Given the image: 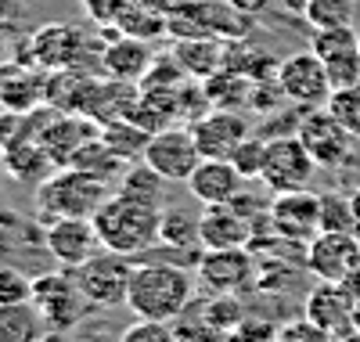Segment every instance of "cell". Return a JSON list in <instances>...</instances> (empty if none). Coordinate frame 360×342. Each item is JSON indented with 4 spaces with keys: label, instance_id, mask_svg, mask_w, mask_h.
<instances>
[{
    "label": "cell",
    "instance_id": "36",
    "mask_svg": "<svg viewBox=\"0 0 360 342\" xmlns=\"http://www.w3.org/2000/svg\"><path fill=\"white\" fill-rule=\"evenodd\" d=\"M321 231H346L353 234V202L349 195H321Z\"/></svg>",
    "mask_w": 360,
    "mask_h": 342
},
{
    "label": "cell",
    "instance_id": "39",
    "mask_svg": "<svg viewBox=\"0 0 360 342\" xmlns=\"http://www.w3.org/2000/svg\"><path fill=\"white\" fill-rule=\"evenodd\" d=\"M278 328L281 324H274V321H263V317H249L245 314V321L238 328H231L224 342H278Z\"/></svg>",
    "mask_w": 360,
    "mask_h": 342
},
{
    "label": "cell",
    "instance_id": "10",
    "mask_svg": "<svg viewBox=\"0 0 360 342\" xmlns=\"http://www.w3.org/2000/svg\"><path fill=\"white\" fill-rule=\"evenodd\" d=\"M278 83L285 90V101L299 108H324L332 98V80H328L324 61L314 51H295L278 65Z\"/></svg>",
    "mask_w": 360,
    "mask_h": 342
},
{
    "label": "cell",
    "instance_id": "31",
    "mask_svg": "<svg viewBox=\"0 0 360 342\" xmlns=\"http://www.w3.org/2000/svg\"><path fill=\"white\" fill-rule=\"evenodd\" d=\"M119 33L127 37H141V40H155L162 33H169V15L159 11V8H148V4H134V0H127V11L123 18H119Z\"/></svg>",
    "mask_w": 360,
    "mask_h": 342
},
{
    "label": "cell",
    "instance_id": "22",
    "mask_svg": "<svg viewBox=\"0 0 360 342\" xmlns=\"http://www.w3.org/2000/svg\"><path fill=\"white\" fill-rule=\"evenodd\" d=\"M155 51L152 40H141V37H127L119 33L112 44H105L101 51V72L108 80H123V83H141L144 72L152 69Z\"/></svg>",
    "mask_w": 360,
    "mask_h": 342
},
{
    "label": "cell",
    "instance_id": "44",
    "mask_svg": "<svg viewBox=\"0 0 360 342\" xmlns=\"http://www.w3.org/2000/svg\"><path fill=\"white\" fill-rule=\"evenodd\" d=\"M227 4L238 11V15H245V18H256L270 8V0H227Z\"/></svg>",
    "mask_w": 360,
    "mask_h": 342
},
{
    "label": "cell",
    "instance_id": "18",
    "mask_svg": "<svg viewBox=\"0 0 360 342\" xmlns=\"http://www.w3.org/2000/svg\"><path fill=\"white\" fill-rule=\"evenodd\" d=\"M44 248L47 256L65 267V270H76L79 263H86L94 253H101V238H98V227L94 220H58L51 227H44Z\"/></svg>",
    "mask_w": 360,
    "mask_h": 342
},
{
    "label": "cell",
    "instance_id": "4",
    "mask_svg": "<svg viewBox=\"0 0 360 342\" xmlns=\"http://www.w3.org/2000/svg\"><path fill=\"white\" fill-rule=\"evenodd\" d=\"M105 44H94L83 29L69 25V22H51V25H40L33 37H29V47H25V61L40 65L44 72H58V69H83V72H98L101 76V65L90 61L86 54L90 51H101Z\"/></svg>",
    "mask_w": 360,
    "mask_h": 342
},
{
    "label": "cell",
    "instance_id": "49",
    "mask_svg": "<svg viewBox=\"0 0 360 342\" xmlns=\"http://www.w3.org/2000/svg\"><path fill=\"white\" fill-rule=\"evenodd\" d=\"M356 44H360V33H356Z\"/></svg>",
    "mask_w": 360,
    "mask_h": 342
},
{
    "label": "cell",
    "instance_id": "11",
    "mask_svg": "<svg viewBox=\"0 0 360 342\" xmlns=\"http://www.w3.org/2000/svg\"><path fill=\"white\" fill-rule=\"evenodd\" d=\"M295 137L307 144V151L314 155V163L324 166V170L342 166L349 159V151H353V134L328 108H307L303 119H299V134Z\"/></svg>",
    "mask_w": 360,
    "mask_h": 342
},
{
    "label": "cell",
    "instance_id": "41",
    "mask_svg": "<svg viewBox=\"0 0 360 342\" xmlns=\"http://www.w3.org/2000/svg\"><path fill=\"white\" fill-rule=\"evenodd\" d=\"M278 342H335L324 328H317L310 317H295L278 328Z\"/></svg>",
    "mask_w": 360,
    "mask_h": 342
},
{
    "label": "cell",
    "instance_id": "50",
    "mask_svg": "<svg viewBox=\"0 0 360 342\" xmlns=\"http://www.w3.org/2000/svg\"><path fill=\"white\" fill-rule=\"evenodd\" d=\"M0 112H4V105H0Z\"/></svg>",
    "mask_w": 360,
    "mask_h": 342
},
{
    "label": "cell",
    "instance_id": "33",
    "mask_svg": "<svg viewBox=\"0 0 360 342\" xmlns=\"http://www.w3.org/2000/svg\"><path fill=\"white\" fill-rule=\"evenodd\" d=\"M356 4L353 0H307L303 18L310 29H339V25H353Z\"/></svg>",
    "mask_w": 360,
    "mask_h": 342
},
{
    "label": "cell",
    "instance_id": "38",
    "mask_svg": "<svg viewBox=\"0 0 360 342\" xmlns=\"http://www.w3.org/2000/svg\"><path fill=\"white\" fill-rule=\"evenodd\" d=\"M119 342H176V331L169 321H148V317H137L134 324L123 328Z\"/></svg>",
    "mask_w": 360,
    "mask_h": 342
},
{
    "label": "cell",
    "instance_id": "13",
    "mask_svg": "<svg viewBox=\"0 0 360 342\" xmlns=\"http://www.w3.org/2000/svg\"><path fill=\"white\" fill-rule=\"evenodd\" d=\"M307 270L317 281H342L360 267V238L346 231H317L307 241Z\"/></svg>",
    "mask_w": 360,
    "mask_h": 342
},
{
    "label": "cell",
    "instance_id": "16",
    "mask_svg": "<svg viewBox=\"0 0 360 342\" xmlns=\"http://www.w3.org/2000/svg\"><path fill=\"white\" fill-rule=\"evenodd\" d=\"M195 144L202 151V159H231L234 148L242 144L245 137H252V127L242 112L231 108H209L202 119L191 122Z\"/></svg>",
    "mask_w": 360,
    "mask_h": 342
},
{
    "label": "cell",
    "instance_id": "20",
    "mask_svg": "<svg viewBox=\"0 0 360 342\" xmlns=\"http://www.w3.org/2000/svg\"><path fill=\"white\" fill-rule=\"evenodd\" d=\"M353 296L339 285V281H321L317 289H310L303 317H310L317 328H324L335 342L346 338L353 331Z\"/></svg>",
    "mask_w": 360,
    "mask_h": 342
},
{
    "label": "cell",
    "instance_id": "9",
    "mask_svg": "<svg viewBox=\"0 0 360 342\" xmlns=\"http://www.w3.org/2000/svg\"><path fill=\"white\" fill-rule=\"evenodd\" d=\"M33 303L44 314L47 328H62V331L76 328L83 321V314L90 310V303L83 299L72 270H65V267L33 277Z\"/></svg>",
    "mask_w": 360,
    "mask_h": 342
},
{
    "label": "cell",
    "instance_id": "46",
    "mask_svg": "<svg viewBox=\"0 0 360 342\" xmlns=\"http://www.w3.org/2000/svg\"><path fill=\"white\" fill-rule=\"evenodd\" d=\"M278 4H285L288 11H299V15H303V8H307V0H278Z\"/></svg>",
    "mask_w": 360,
    "mask_h": 342
},
{
    "label": "cell",
    "instance_id": "23",
    "mask_svg": "<svg viewBox=\"0 0 360 342\" xmlns=\"http://www.w3.org/2000/svg\"><path fill=\"white\" fill-rule=\"evenodd\" d=\"M224 51H227V40L220 37H173V47H169L176 65L198 83L205 76H213L217 69H224Z\"/></svg>",
    "mask_w": 360,
    "mask_h": 342
},
{
    "label": "cell",
    "instance_id": "19",
    "mask_svg": "<svg viewBox=\"0 0 360 342\" xmlns=\"http://www.w3.org/2000/svg\"><path fill=\"white\" fill-rule=\"evenodd\" d=\"M0 105L11 112H33L47 105V72L25 58L0 61Z\"/></svg>",
    "mask_w": 360,
    "mask_h": 342
},
{
    "label": "cell",
    "instance_id": "3",
    "mask_svg": "<svg viewBox=\"0 0 360 342\" xmlns=\"http://www.w3.org/2000/svg\"><path fill=\"white\" fill-rule=\"evenodd\" d=\"M108 198V184L86 177L72 166L54 170L37 188V220L51 227L58 220H94V213Z\"/></svg>",
    "mask_w": 360,
    "mask_h": 342
},
{
    "label": "cell",
    "instance_id": "34",
    "mask_svg": "<svg viewBox=\"0 0 360 342\" xmlns=\"http://www.w3.org/2000/svg\"><path fill=\"white\" fill-rule=\"evenodd\" d=\"M310 51H314L321 61H332V58L353 54V51H360V44H356V29H353V25H339V29H314Z\"/></svg>",
    "mask_w": 360,
    "mask_h": 342
},
{
    "label": "cell",
    "instance_id": "35",
    "mask_svg": "<svg viewBox=\"0 0 360 342\" xmlns=\"http://www.w3.org/2000/svg\"><path fill=\"white\" fill-rule=\"evenodd\" d=\"M324 108L332 112V115L342 122V127H346L353 137H360V83L332 90V98H328V105H324Z\"/></svg>",
    "mask_w": 360,
    "mask_h": 342
},
{
    "label": "cell",
    "instance_id": "12",
    "mask_svg": "<svg viewBox=\"0 0 360 342\" xmlns=\"http://www.w3.org/2000/svg\"><path fill=\"white\" fill-rule=\"evenodd\" d=\"M198 277L217 296H242L256 285V260L249 248H205L198 260Z\"/></svg>",
    "mask_w": 360,
    "mask_h": 342
},
{
    "label": "cell",
    "instance_id": "6",
    "mask_svg": "<svg viewBox=\"0 0 360 342\" xmlns=\"http://www.w3.org/2000/svg\"><path fill=\"white\" fill-rule=\"evenodd\" d=\"M169 37H220L234 40L249 29V18L238 15L227 0H188L169 11Z\"/></svg>",
    "mask_w": 360,
    "mask_h": 342
},
{
    "label": "cell",
    "instance_id": "15",
    "mask_svg": "<svg viewBox=\"0 0 360 342\" xmlns=\"http://www.w3.org/2000/svg\"><path fill=\"white\" fill-rule=\"evenodd\" d=\"M266 224L288 241H310L321 231V195L314 191H285L266 205Z\"/></svg>",
    "mask_w": 360,
    "mask_h": 342
},
{
    "label": "cell",
    "instance_id": "29",
    "mask_svg": "<svg viewBox=\"0 0 360 342\" xmlns=\"http://www.w3.org/2000/svg\"><path fill=\"white\" fill-rule=\"evenodd\" d=\"M69 166L79 170V173H86V177H94V180H101V184L119 180V173L127 170V163L119 159V155H115L101 137H94V141H86L83 148H76L72 159H69Z\"/></svg>",
    "mask_w": 360,
    "mask_h": 342
},
{
    "label": "cell",
    "instance_id": "27",
    "mask_svg": "<svg viewBox=\"0 0 360 342\" xmlns=\"http://www.w3.org/2000/svg\"><path fill=\"white\" fill-rule=\"evenodd\" d=\"M119 195H127V198H137V202H144V205H155V209H162V202H166V177H159L152 166H148L144 159L141 163H127V170L119 173Z\"/></svg>",
    "mask_w": 360,
    "mask_h": 342
},
{
    "label": "cell",
    "instance_id": "37",
    "mask_svg": "<svg viewBox=\"0 0 360 342\" xmlns=\"http://www.w3.org/2000/svg\"><path fill=\"white\" fill-rule=\"evenodd\" d=\"M263 159H266V141H263L259 134L245 137L242 144L234 148V155H231V163L238 166V173H242L245 180H259V173H263Z\"/></svg>",
    "mask_w": 360,
    "mask_h": 342
},
{
    "label": "cell",
    "instance_id": "43",
    "mask_svg": "<svg viewBox=\"0 0 360 342\" xmlns=\"http://www.w3.org/2000/svg\"><path fill=\"white\" fill-rule=\"evenodd\" d=\"M22 15V0H0V33L4 29H11Z\"/></svg>",
    "mask_w": 360,
    "mask_h": 342
},
{
    "label": "cell",
    "instance_id": "45",
    "mask_svg": "<svg viewBox=\"0 0 360 342\" xmlns=\"http://www.w3.org/2000/svg\"><path fill=\"white\" fill-rule=\"evenodd\" d=\"M349 202H353V234L360 238V188L349 195Z\"/></svg>",
    "mask_w": 360,
    "mask_h": 342
},
{
    "label": "cell",
    "instance_id": "7",
    "mask_svg": "<svg viewBox=\"0 0 360 342\" xmlns=\"http://www.w3.org/2000/svg\"><path fill=\"white\" fill-rule=\"evenodd\" d=\"M144 163L169 184H188V177L202 163V151L188 122H169V127L155 130L144 148Z\"/></svg>",
    "mask_w": 360,
    "mask_h": 342
},
{
    "label": "cell",
    "instance_id": "32",
    "mask_svg": "<svg viewBox=\"0 0 360 342\" xmlns=\"http://www.w3.org/2000/svg\"><path fill=\"white\" fill-rule=\"evenodd\" d=\"M173 331H176V342H224L227 331L213 324V317L205 314L202 299H191L188 310L173 321Z\"/></svg>",
    "mask_w": 360,
    "mask_h": 342
},
{
    "label": "cell",
    "instance_id": "24",
    "mask_svg": "<svg viewBox=\"0 0 360 342\" xmlns=\"http://www.w3.org/2000/svg\"><path fill=\"white\" fill-rule=\"evenodd\" d=\"M0 166H4V173H8L15 184H22V188H33V191L58 170V166L51 163V155L44 151L40 141H25V144H15V148H8V151H0Z\"/></svg>",
    "mask_w": 360,
    "mask_h": 342
},
{
    "label": "cell",
    "instance_id": "5",
    "mask_svg": "<svg viewBox=\"0 0 360 342\" xmlns=\"http://www.w3.org/2000/svg\"><path fill=\"white\" fill-rule=\"evenodd\" d=\"M137 260L101 248L86 263H79L72 270L76 285L83 292V299L90 306H127V292H130V277H134Z\"/></svg>",
    "mask_w": 360,
    "mask_h": 342
},
{
    "label": "cell",
    "instance_id": "8",
    "mask_svg": "<svg viewBox=\"0 0 360 342\" xmlns=\"http://www.w3.org/2000/svg\"><path fill=\"white\" fill-rule=\"evenodd\" d=\"M314 170H317L314 155L307 151V144L299 137H274V141H266V159H263L259 184L270 195L303 191L314 177Z\"/></svg>",
    "mask_w": 360,
    "mask_h": 342
},
{
    "label": "cell",
    "instance_id": "14",
    "mask_svg": "<svg viewBox=\"0 0 360 342\" xmlns=\"http://www.w3.org/2000/svg\"><path fill=\"white\" fill-rule=\"evenodd\" d=\"M256 231H259L256 216H249V209L242 202L205 205L202 220H198L202 248H249Z\"/></svg>",
    "mask_w": 360,
    "mask_h": 342
},
{
    "label": "cell",
    "instance_id": "28",
    "mask_svg": "<svg viewBox=\"0 0 360 342\" xmlns=\"http://www.w3.org/2000/svg\"><path fill=\"white\" fill-rule=\"evenodd\" d=\"M198 220L202 213H188V209H162V224H159V245H169V248H184V253H195L202 256V234H198Z\"/></svg>",
    "mask_w": 360,
    "mask_h": 342
},
{
    "label": "cell",
    "instance_id": "25",
    "mask_svg": "<svg viewBox=\"0 0 360 342\" xmlns=\"http://www.w3.org/2000/svg\"><path fill=\"white\" fill-rule=\"evenodd\" d=\"M47 321L37 303H0V342H44Z\"/></svg>",
    "mask_w": 360,
    "mask_h": 342
},
{
    "label": "cell",
    "instance_id": "42",
    "mask_svg": "<svg viewBox=\"0 0 360 342\" xmlns=\"http://www.w3.org/2000/svg\"><path fill=\"white\" fill-rule=\"evenodd\" d=\"M83 8L90 11V18H94L98 25L112 29V25H119V18H123L127 0H83Z\"/></svg>",
    "mask_w": 360,
    "mask_h": 342
},
{
    "label": "cell",
    "instance_id": "40",
    "mask_svg": "<svg viewBox=\"0 0 360 342\" xmlns=\"http://www.w3.org/2000/svg\"><path fill=\"white\" fill-rule=\"evenodd\" d=\"M29 299H33V277L15 267H0V303H29Z\"/></svg>",
    "mask_w": 360,
    "mask_h": 342
},
{
    "label": "cell",
    "instance_id": "17",
    "mask_svg": "<svg viewBox=\"0 0 360 342\" xmlns=\"http://www.w3.org/2000/svg\"><path fill=\"white\" fill-rule=\"evenodd\" d=\"M94 137H101V122L98 119H90V115H79V112H51V119L44 122V130H40V144H44V151L51 155V163L62 170V166H69V159H72V151L76 148H83L86 141H94Z\"/></svg>",
    "mask_w": 360,
    "mask_h": 342
},
{
    "label": "cell",
    "instance_id": "47",
    "mask_svg": "<svg viewBox=\"0 0 360 342\" xmlns=\"http://www.w3.org/2000/svg\"><path fill=\"white\" fill-rule=\"evenodd\" d=\"M353 331H360V299L353 303Z\"/></svg>",
    "mask_w": 360,
    "mask_h": 342
},
{
    "label": "cell",
    "instance_id": "2",
    "mask_svg": "<svg viewBox=\"0 0 360 342\" xmlns=\"http://www.w3.org/2000/svg\"><path fill=\"white\" fill-rule=\"evenodd\" d=\"M159 224H162V209L155 205H144L137 198L127 195H108L101 202V209L94 213V227L105 248L112 253H123L141 260L148 248L159 245Z\"/></svg>",
    "mask_w": 360,
    "mask_h": 342
},
{
    "label": "cell",
    "instance_id": "30",
    "mask_svg": "<svg viewBox=\"0 0 360 342\" xmlns=\"http://www.w3.org/2000/svg\"><path fill=\"white\" fill-rule=\"evenodd\" d=\"M101 141L123 163H141L148 141H152V130L137 127V122H130V119H112V122H101Z\"/></svg>",
    "mask_w": 360,
    "mask_h": 342
},
{
    "label": "cell",
    "instance_id": "48",
    "mask_svg": "<svg viewBox=\"0 0 360 342\" xmlns=\"http://www.w3.org/2000/svg\"><path fill=\"white\" fill-rule=\"evenodd\" d=\"M339 342H360V331H349L346 338H339Z\"/></svg>",
    "mask_w": 360,
    "mask_h": 342
},
{
    "label": "cell",
    "instance_id": "1",
    "mask_svg": "<svg viewBox=\"0 0 360 342\" xmlns=\"http://www.w3.org/2000/svg\"><path fill=\"white\" fill-rule=\"evenodd\" d=\"M195 299V277L188 267H176L166 260H137L127 306L134 310V317L148 321H176Z\"/></svg>",
    "mask_w": 360,
    "mask_h": 342
},
{
    "label": "cell",
    "instance_id": "21",
    "mask_svg": "<svg viewBox=\"0 0 360 342\" xmlns=\"http://www.w3.org/2000/svg\"><path fill=\"white\" fill-rule=\"evenodd\" d=\"M249 188V180L238 173V166L231 159H202L195 166V173L188 177V191L202 202V205H224L234 202Z\"/></svg>",
    "mask_w": 360,
    "mask_h": 342
},
{
    "label": "cell",
    "instance_id": "26",
    "mask_svg": "<svg viewBox=\"0 0 360 342\" xmlns=\"http://www.w3.org/2000/svg\"><path fill=\"white\" fill-rule=\"evenodd\" d=\"M202 90L209 98V108H231L238 112L242 105H252V80L245 72H234V69H217L213 76L202 80Z\"/></svg>",
    "mask_w": 360,
    "mask_h": 342
}]
</instances>
